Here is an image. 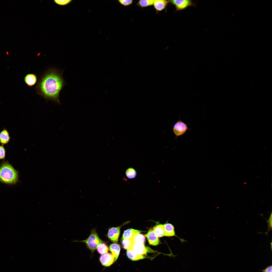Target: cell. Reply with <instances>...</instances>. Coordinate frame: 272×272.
Instances as JSON below:
<instances>
[{
  "instance_id": "1",
  "label": "cell",
  "mask_w": 272,
  "mask_h": 272,
  "mask_svg": "<svg viewBox=\"0 0 272 272\" xmlns=\"http://www.w3.org/2000/svg\"><path fill=\"white\" fill-rule=\"evenodd\" d=\"M63 71L54 68L47 70L43 74L35 88L37 94L47 100L60 105V93L65 84Z\"/></svg>"
},
{
  "instance_id": "2",
  "label": "cell",
  "mask_w": 272,
  "mask_h": 272,
  "mask_svg": "<svg viewBox=\"0 0 272 272\" xmlns=\"http://www.w3.org/2000/svg\"><path fill=\"white\" fill-rule=\"evenodd\" d=\"M18 173L8 161H5L0 165V181L6 184L12 185L18 181Z\"/></svg>"
},
{
  "instance_id": "3",
  "label": "cell",
  "mask_w": 272,
  "mask_h": 272,
  "mask_svg": "<svg viewBox=\"0 0 272 272\" xmlns=\"http://www.w3.org/2000/svg\"><path fill=\"white\" fill-rule=\"evenodd\" d=\"M79 242L84 243L87 248L92 252H94L98 245L102 242L95 229L92 230L90 234L86 240Z\"/></svg>"
},
{
  "instance_id": "4",
  "label": "cell",
  "mask_w": 272,
  "mask_h": 272,
  "mask_svg": "<svg viewBox=\"0 0 272 272\" xmlns=\"http://www.w3.org/2000/svg\"><path fill=\"white\" fill-rule=\"evenodd\" d=\"M190 130L187 124L181 120L180 117L174 124L172 128L173 131L175 135V138L183 135L187 130Z\"/></svg>"
},
{
  "instance_id": "5",
  "label": "cell",
  "mask_w": 272,
  "mask_h": 272,
  "mask_svg": "<svg viewBox=\"0 0 272 272\" xmlns=\"http://www.w3.org/2000/svg\"><path fill=\"white\" fill-rule=\"evenodd\" d=\"M169 1L175 7L176 11H180L193 6V2L190 0H172Z\"/></svg>"
},
{
  "instance_id": "6",
  "label": "cell",
  "mask_w": 272,
  "mask_h": 272,
  "mask_svg": "<svg viewBox=\"0 0 272 272\" xmlns=\"http://www.w3.org/2000/svg\"><path fill=\"white\" fill-rule=\"evenodd\" d=\"M132 249L137 254L144 255H146L147 253L153 251L145 246L144 244L134 243Z\"/></svg>"
},
{
  "instance_id": "7",
  "label": "cell",
  "mask_w": 272,
  "mask_h": 272,
  "mask_svg": "<svg viewBox=\"0 0 272 272\" xmlns=\"http://www.w3.org/2000/svg\"><path fill=\"white\" fill-rule=\"evenodd\" d=\"M164 231V236L167 237L175 236L178 238L182 243L185 242L186 241L179 237L176 234L174 226L171 224L167 223L163 225Z\"/></svg>"
},
{
  "instance_id": "8",
  "label": "cell",
  "mask_w": 272,
  "mask_h": 272,
  "mask_svg": "<svg viewBox=\"0 0 272 272\" xmlns=\"http://www.w3.org/2000/svg\"><path fill=\"white\" fill-rule=\"evenodd\" d=\"M121 227V226L116 227H113L109 229L108 231L107 236L111 241L114 242H116L118 241Z\"/></svg>"
},
{
  "instance_id": "9",
  "label": "cell",
  "mask_w": 272,
  "mask_h": 272,
  "mask_svg": "<svg viewBox=\"0 0 272 272\" xmlns=\"http://www.w3.org/2000/svg\"><path fill=\"white\" fill-rule=\"evenodd\" d=\"M100 261L104 266H109L115 262L114 257L112 254L106 253L102 255L100 258Z\"/></svg>"
},
{
  "instance_id": "10",
  "label": "cell",
  "mask_w": 272,
  "mask_h": 272,
  "mask_svg": "<svg viewBox=\"0 0 272 272\" xmlns=\"http://www.w3.org/2000/svg\"><path fill=\"white\" fill-rule=\"evenodd\" d=\"M169 1L166 0H154L153 5L156 13L165 10L166 8Z\"/></svg>"
},
{
  "instance_id": "11",
  "label": "cell",
  "mask_w": 272,
  "mask_h": 272,
  "mask_svg": "<svg viewBox=\"0 0 272 272\" xmlns=\"http://www.w3.org/2000/svg\"><path fill=\"white\" fill-rule=\"evenodd\" d=\"M149 244L153 246L158 245L160 241L158 237L153 230L149 231L145 235Z\"/></svg>"
},
{
  "instance_id": "12",
  "label": "cell",
  "mask_w": 272,
  "mask_h": 272,
  "mask_svg": "<svg viewBox=\"0 0 272 272\" xmlns=\"http://www.w3.org/2000/svg\"><path fill=\"white\" fill-rule=\"evenodd\" d=\"M36 75L33 73H29L26 75L24 78V81L27 85L31 87L35 85L37 81Z\"/></svg>"
},
{
  "instance_id": "13",
  "label": "cell",
  "mask_w": 272,
  "mask_h": 272,
  "mask_svg": "<svg viewBox=\"0 0 272 272\" xmlns=\"http://www.w3.org/2000/svg\"><path fill=\"white\" fill-rule=\"evenodd\" d=\"M11 138L7 129L5 127L0 132V143L3 145L10 142Z\"/></svg>"
},
{
  "instance_id": "14",
  "label": "cell",
  "mask_w": 272,
  "mask_h": 272,
  "mask_svg": "<svg viewBox=\"0 0 272 272\" xmlns=\"http://www.w3.org/2000/svg\"><path fill=\"white\" fill-rule=\"evenodd\" d=\"M109 249L114 257L115 261L117 259L120 250V247L118 244L114 243L109 246Z\"/></svg>"
},
{
  "instance_id": "15",
  "label": "cell",
  "mask_w": 272,
  "mask_h": 272,
  "mask_svg": "<svg viewBox=\"0 0 272 272\" xmlns=\"http://www.w3.org/2000/svg\"><path fill=\"white\" fill-rule=\"evenodd\" d=\"M141 231L133 229H129L125 230L123 233L122 239H132L136 234L140 233Z\"/></svg>"
},
{
  "instance_id": "16",
  "label": "cell",
  "mask_w": 272,
  "mask_h": 272,
  "mask_svg": "<svg viewBox=\"0 0 272 272\" xmlns=\"http://www.w3.org/2000/svg\"><path fill=\"white\" fill-rule=\"evenodd\" d=\"M126 255L129 259L133 261L145 258L144 255L137 254L132 249L127 250Z\"/></svg>"
},
{
  "instance_id": "17",
  "label": "cell",
  "mask_w": 272,
  "mask_h": 272,
  "mask_svg": "<svg viewBox=\"0 0 272 272\" xmlns=\"http://www.w3.org/2000/svg\"><path fill=\"white\" fill-rule=\"evenodd\" d=\"M153 230L158 237H162L164 236L163 225H157L154 227Z\"/></svg>"
},
{
  "instance_id": "18",
  "label": "cell",
  "mask_w": 272,
  "mask_h": 272,
  "mask_svg": "<svg viewBox=\"0 0 272 272\" xmlns=\"http://www.w3.org/2000/svg\"><path fill=\"white\" fill-rule=\"evenodd\" d=\"M121 243L123 247L127 250L132 249L134 243L132 239H123Z\"/></svg>"
},
{
  "instance_id": "19",
  "label": "cell",
  "mask_w": 272,
  "mask_h": 272,
  "mask_svg": "<svg viewBox=\"0 0 272 272\" xmlns=\"http://www.w3.org/2000/svg\"><path fill=\"white\" fill-rule=\"evenodd\" d=\"M153 0H140L136 3L137 6L141 8H144L153 5Z\"/></svg>"
},
{
  "instance_id": "20",
  "label": "cell",
  "mask_w": 272,
  "mask_h": 272,
  "mask_svg": "<svg viewBox=\"0 0 272 272\" xmlns=\"http://www.w3.org/2000/svg\"><path fill=\"white\" fill-rule=\"evenodd\" d=\"M140 233L135 234L132 240L134 243H141L144 244L145 241V237L143 235Z\"/></svg>"
},
{
  "instance_id": "21",
  "label": "cell",
  "mask_w": 272,
  "mask_h": 272,
  "mask_svg": "<svg viewBox=\"0 0 272 272\" xmlns=\"http://www.w3.org/2000/svg\"><path fill=\"white\" fill-rule=\"evenodd\" d=\"M97 249L99 253L103 254L108 253L109 248L106 244L102 242L98 245Z\"/></svg>"
},
{
  "instance_id": "22",
  "label": "cell",
  "mask_w": 272,
  "mask_h": 272,
  "mask_svg": "<svg viewBox=\"0 0 272 272\" xmlns=\"http://www.w3.org/2000/svg\"><path fill=\"white\" fill-rule=\"evenodd\" d=\"M126 176L129 179H133L135 177L137 172L135 170L131 167L128 168L125 172Z\"/></svg>"
},
{
  "instance_id": "23",
  "label": "cell",
  "mask_w": 272,
  "mask_h": 272,
  "mask_svg": "<svg viewBox=\"0 0 272 272\" xmlns=\"http://www.w3.org/2000/svg\"><path fill=\"white\" fill-rule=\"evenodd\" d=\"M118 2L121 5L127 7L132 4L133 1L132 0H118Z\"/></svg>"
},
{
  "instance_id": "24",
  "label": "cell",
  "mask_w": 272,
  "mask_h": 272,
  "mask_svg": "<svg viewBox=\"0 0 272 272\" xmlns=\"http://www.w3.org/2000/svg\"><path fill=\"white\" fill-rule=\"evenodd\" d=\"M72 0H55L53 1L56 4L62 6L66 5L71 2Z\"/></svg>"
},
{
  "instance_id": "25",
  "label": "cell",
  "mask_w": 272,
  "mask_h": 272,
  "mask_svg": "<svg viewBox=\"0 0 272 272\" xmlns=\"http://www.w3.org/2000/svg\"><path fill=\"white\" fill-rule=\"evenodd\" d=\"M6 150L3 145L0 146V160L4 159L6 156Z\"/></svg>"
},
{
  "instance_id": "26",
  "label": "cell",
  "mask_w": 272,
  "mask_h": 272,
  "mask_svg": "<svg viewBox=\"0 0 272 272\" xmlns=\"http://www.w3.org/2000/svg\"><path fill=\"white\" fill-rule=\"evenodd\" d=\"M268 225V231L271 230L272 229V213H271L270 215L269 218L268 220H266Z\"/></svg>"
},
{
  "instance_id": "27",
  "label": "cell",
  "mask_w": 272,
  "mask_h": 272,
  "mask_svg": "<svg viewBox=\"0 0 272 272\" xmlns=\"http://www.w3.org/2000/svg\"><path fill=\"white\" fill-rule=\"evenodd\" d=\"M263 272H272V266H268L264 270H262Z\"/></svg>"
}]
</instances>
